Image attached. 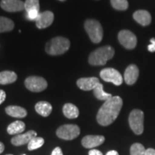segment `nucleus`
Masks as SVG:
<instances>
[{
  "instance_id": "nucleus-1",
  "label": "nucleus",
  "mask_w": 155,
  "mask_h": 155,
  "mask_svg": "<svg viewBox=\"0 0 155 155\" xmlns=\"http://www.w3.org/2000/svg\"><path fill=\"white\" fill-rule=\"evenodd\" d=\"M123 106V101L119 96H112L106 101L97 114L96 119L100 125L106 127L116 119Z\"/></svg>"
},
{
  "instance_id": "nucleus-2",
  "label": "nucleus",
  "mask_w": 155,
  "mask_h": 155,
  "mask_svg": "<svg viewBox=\"0 0 155 155\" xmlns=\"http://www.w3.org/2000/svg\"><path fill=\"white\" fill-rule=\"evenodd\" d=\"M114 49L111 46L106 45L97 48L90 54L88 63L91 65H104L108 61L114 57Z\"/></svg>"
},
{
  "instance_id": "nucleus-3",
  "label": "nucleus",
  "mask_w": 155,
  "mask_h": 155,
  "mask_svg": "<svg viewBox=\"0 0 155 155\" xmlns=\"http://www.w3.org/2000/svg\"><path fill=\"white\" fill-rule=\"evenodd\" d=\"M71 46L68 39L56 37L50 40L45 45L46 53L51 55H59L66 53Z\"/></svg>"
},
{
  "instance_id": "nucleus-4",
  "label": "nucleus",
  "mask_w": 155,
  "mask_h": 155,
  "mask_svg": "<svg viewBox=\"0 0 155 155\" xmlns=\"http://www.w3.org/2000/svg\"><path fill=\"white\" fill-rule=\"evenodd\" d=\"M85 30L88 33L91 40L94 43L101 42L104 35V31L101 23L96 19H87L84 25Z\"/></svg>"
},
{
  "instance_id": "nucleus-5",
  "label": "nucleus",
  "mask_w": 155,
  "mask_h": 155,
  "mask_svg": "<svg viewBox=\"0 0 155 155\" xmlns=\"http://www.w3.org/2000/svg\"><path fill=\"white\" fill-rule=\"evenodd\" d=\"M129 123L134 133L141 134L144 131V112L139 109L133 110L129 114Z\"/></svg>"
},
{
  "instance_id": "nucleus-6",
  "label": "nucleus",
  "mask_w": 155,
  "mask_h": 155,
  "mask_svg": "<svg viewBox=\"0 0 155 155\" xmlns=\"http://www.w3.org/2000/svg\"><path fill=\"white\" fill-rule=\"evenodd\" d=\"M81 130L78 126L75 124H65L57 129L56 134L60 139L64 140H73L80 134Z\"/></svg>"
},
{
  "instance_id": "nucleus-7",
  "label": "nucleus",
  "mask_w": 155,
  "mask_h": 155,
  "mask_svg": "<svg viewBox=\"0 0 155 155\" xmlns=\"http://www.w3.org/2000/svg\"><path fill=\"white\" fill-rule=\"evenodd\" d=\"M25 87L32 92H41L48 87L45 79L40 76H30L25 81Z\"/></svg>"
},
{
  "instance_id": "nucleus-8",
  "label": "nucleus",
  "mask_w": 155,
  "mask_h": 155,
  "mask_svg": "<svg viewBox=\"0 0 155 155\" xmlns=\"http://www.w3.org/2000/svg\"><path fill=\"white\" fill-rule=\"evenodd\" d=\"M100 76L106 82L112 83L116 86H121L123 83V78L117 70L108 68L103 69L100 73Z\"/></svg>"
},
{
  "instance_id": "nucleus-9",
  "label": "nucleus",
  "mask_w": 155,
  "mask_h": 155,
  "mask_svg": "<svg viewBox=\"0 0 155 155\" xmlns=\"http://www.w3.org/2000/svg\"><path fill=\"white\" fill-rule=\"evenodd\" d=\"M118 39L121 45L128 50H132L137 46V37L129 30H124L120 31L118 35Z\"/></svg>"
},
{
  "instance_id": "nucleus-10",
  "label": "nucleus",
  "mask_w": 155,
  "mask_h": 155,
  "mask_svg": "<svg viewBox=\"0 0 155 155\" xmlns=\"http://www.w3.org/2000/svg\"><path fill=\"white\" fill-rule=\"evenodd\" d=\"M0 7L8 12H16L25 9V2L21 0H1Z\"/></svg>"
},
{
  "instance_id": "nucleus-11",
  "label": "nucleus",
  "mask_w": 155,
  "mask_h": 155,
  "mask_svg": "<svg viewBox=\"0 0 155 155\" xmlns=\"http://www.w3.org/2000/svg\"><path fill=\"white\" fill-rule=\"evenodd\" d=\"M105 141V137L101 135H87L82 139L81 143L85 148L92 149L101 145Z\"/></svg>"
},
{
  "instance_id": "nucleus-12",
  "label": "nucleus",
  "mask_w": 155,
  "mask_h": 155,
  "mask_svg": "<svg viewBox=\"0 0 155 155\" xmlns=\"http://www.w3.org/2000/svg\"><path fill=\"white\" fill-rule=\"evenodd\" d=\"M54 20V14L50 11H45L40 13L36 19V26L38 29L47 28L52 25Z\"/></svg>"
},
{
  "instance_id": "nucleus-13",
  "label": "nucleus",
  "mask_w": 155,
  "mask_h": 155,
  "mask_svg": "<svg viewBox=\"0 0 155 155\" xmlns=\"http://www.w3.org/2000/svg\"><path fill=\"white\" fill-rule=\"evenodd\" d=\"M99 79L96 77L91 78H81L77 81V86L83 91L94 90L99 84Z\"/></svg>"
},
{
  "instance_id": "nucleus-14",
  "label": "nucleus",
  "mask_w": 155,
  "mask_h": 155,
  "mask_svg": "<svg viewBox=\"0 0 155 155\" xmlns=\"http://www.w3.org/2000/svg\"><path fill=\"white\" fill-rule=\"evenodd\" d=\"M35 137H37V133L35 131L30 130L28 131L27 133L20 134L16 135L11 139L12 144L15 146H21L26 144H29V142L31 141V139L34 138Z\"/></svg>"
},
{
  "instance_id": "nucleus-15",
  "label": "nucleus",
  "mask_w": 155,
  "mask_h": 155,
  "mask_svg": "<svg viewBox=\"0 0 155 155\" xmlns=\"http://www.w3.org/2000/svg\"><path fill=\"white\" fill-rule=\"evenodd\" d=\"M139 71L136 65H129L124 72V81L127 84L131 86L137 82L139 78Z\"/></svg>"
},
{
  "instance_id": "nucleus-16",
  "label": "nucleus",
  "mask_w": 155,
  "mask_h": 155,
  "mask_svg": "<svg viewBox=\"0 0 155 155\" xmlns=\"http://www.w3.org/2000/svg\"><path fill=\"white\" fill-rule=\"evenodd\" d=\"M133 17L136 22L142 26H147L152 22V16L149 12L146 10H137L133 15Z\"/></svg>"
},
{
  "instance_id": "nucleus-17",
  "label": "nucleus",
  "mask_w": 155,
  "mask_h": 155,
  "mask_svg": "<svg viewBox=\"0 0 155 155\" xmlns=\"http://www.w3.org/2000/svg\"><path fill=\"white\" fill-rule=\"evenodd\" d=\"M6 113L15 118H25L28 112L24 108L18 106H9L5 108Z\"/></svg>"
},
{
  "instance_id": "nucleus-18",
  "label": "nucleus",
  "mask_w": 155,
  "mask_h": 155,
  "mask_svg": "<svg viewBox=\"0 0 155 155\" xmlns=\"http://www.w3.org/2000/svg\"><path fill=\"white\" fill-rule=\"evenodd\" d=\"M35 108L37 113L44 117L50 116L53 110L51 104L47 101H40L37 103Z\"/></svg>"
},
{
  "instance_id": "nucleus-19",
  "label": "nucleus",
  "mask_w": 155,
  "mask_h": 155,
  "mask_svg": "<svg viewBox=\"0 0 155 155\" xmlns=\"http://www.w3.org/2000/svg\"><path fill=\"white\" fill-rule=\"evenodd\" d=\"M63 112L68 119H76L79 116V110L76 106L73 104H65L63 107Z\"/></svg>"
},
{
  "instance_id": "nucleus-20",
  "label": "nucleus",
  "mask_w": 155,
  "mask_h": 155,
  "mask_svg": "<svg viewBox=\"0 0 155 155\" xmlns=\"http://www.w3.org/2000/svg\"><path fill=\"white\" fill-rule=\"evenodd\" d=\"M17 79V75L13 71H5L0 72V84L7 85L15 82Z\"/></svg>"
},
{
  "instance_id": "nucleus-21",
  "label": "nucleus",
  "mask_w": 155,
  "mask_h": 155,
  "mask_svg": "<svg viewBox=\"0 0 155 155\" xmlns=\"http://www.w3.org/2000/svg\"><path fill=\"white\" fill-rule=\"evenodd\" d=\"M25 129V124L22 121H16L10 124L7 127V132L10 135H18Z\"/></svg>"
},
{
  "instance_id": "nucleus-22",
  "label": "nucleus",
  "mask_w": 155,
  "mask_h": 155,
  "mask_svg": "<svg viewBox=\"0 0 155 155\" xmlns=\"http://www.w3.org/2000/svg\"><path fill=\"white\" fill-rule=\"evenodd\" d=\"M93 91H94V94L95 97L98 100L105 101H106L108 100L112 97L111 94H108V93H106L104 91V86H103L101 83H99Z\"/></svg>"
},
{
  "instance_id": "nucleus-23",
  "label": "nucleus",
  "mask_w": 155,
  "mask_h": 155,
  "mask_svg": "<svg viewBox=\"0 0 155 155\" xmlns=\"http://www.w3.org/2000/svg\"><path fill=\"white\" fill-rule=\"evenodd\" d=\"M15 28V23L10 19L5 17H0V33L9 32Z\"/></svg>"
},
{
  "instance_id": "nucleus-24",
  "label": "nucleus",
  "mask_w": 155,
  "mask_h": 155,
  "mask_svg": "<svg viewBox=\"0 0 155 155\" xmlns=\"http://www.w3.org/2000/svg\"><path fill=\"white\" fill-rule=\"evenodd\" d=\"M45 140L42 137H39L37 136V137H35L34 138L31 139V141L29 142L28 144V150L30 151L37 150V149L41 147L42 145L44 144Z\"/></svg>"
},
{
  "instance_id": "nucleus-25",
  "label": "nucleus",
  "mask_w": 155,
  "mask_h": 155,
  "mask_svg": "<svg viewBox=\"0 0 155 155\" xmlns=\"http://www.w3.org/2000/svg\"><path fill=\"white\" fill-rule=\"evenodd\" d=\"M111 6L116 10L124 11L129 7L127 0H111Z\"/></svg>"
},
{
  "instance_id": "nucleus-26",
  "label": "nucleus",
  "mask_w": 155,
  "mask_h": 155,
  "mask_svg": "<svg viewBox=\"0 0 155 155\" xmlns=\"http://www.w3.org/2000/svg\"><path fill=\"white\" fill-rule=\"evenodd\" d=\"M145 153H146V149L142 144L135 143L131 145L130 148L131 155H145Z\"/></svg>"
},
{
  "instance_id": "nucleus-27",
  "label": "nucleus",
  "mask_w": 155,
  "mask_h": 155,
  "mask_svg": "<svg viewBox=\"0 0 155 155\" xmlns=\"http://www.w3.org/2000/svg\"><path fill=\"white\" fill-rule=\"evenodd\" d=\"M25 9L27 12L30 10H40L39 0H26L25 2Z\"/></svg>"
},
{
  "instance_id": "nucleus-28",
  "label": "nucleus",
  "mask_w": 155,
  "mask_h": 155,
  "mask_svg": "<svg viewBox=\"0 0 155 155\" xmlns=\"http://www.w3.org/2000/svg\"><path fill=\"white\" fill-rule=\"evenodd\" d=\"M40 15V12H39L38 10H30L27 12L26 17L28 20L30 21H36V19H38V17Z\"/></svg>"
},
{
  "instance_id": "nucleus-29",
  "label": "nucleus",
  "mask_w": 155,
  "mask_h": 155,
  "mask_svg": "<svg viewBox=\"0 0 155 155\" xmlns=\"http://www.w3.org/2000/svg\"><path fill=\"white\" fill-rule=\"evenodd\" d=\"M151 44L149 45L148 47V50L151 53H154L155 52V38H152L150 40Z\"/></svg>"
},
{
  "instance_id": "nucleus-30",
  "label": "nucleus",
  "mask_w": 155,
  "mask_h": 155,
  "mask_svg": "<svg viewBox=\"0 0 155 155\" xmlns=\"http://www.w3.org/2000/svg\"><path fill=\"white\" fill-rule=\"evenodd\" d=\"M51 155H63V152H62V150L60 147H55L54 149L53 152L51 153Z\"/></svg>"
},
{
  "instance_id": "nucleus-31",
  "label": "nucleus",
  "mask_w": 155,
  "mask_h": 155,
  "mask_svg": "<svg viewBox=\"0 0 155 155\" xmlns=\"http://www.w3.org/2000/svg\"><path fill=\"white\" fill-rule=\"evenodd\" d=\"M6 98V93L3 90L0 89V104H2L5 101Z\"/></svg>"
},
{
  "instance_id": "nucleus-32",
  "label": "nucleus",
  "mask_w": 155,
  "mask_h": 155,
  "mask_svg": "<svg viewBox=\"0 0 155 155\" xmlns=\"http://www.w3.org/2000/svg\"><path fill=\"white\" fill-rule=\"evenodd\" d=\"M89 155H103V153L99 150H91L89 151Z\"/></svg>"
},
{
  "instance_id": "nucleus-33",
  "label": "nucleus",
  "mask_w": 155,
  "mask_h": 155,
  "mask_svg": "<svg viewBox=\"0 0 155 155\" xmlns=\"http://www.w3.org/2000/svg\"><path fill=\"white\" fill-rule=\"evenodd\" d=\"M145 155H155V150L152 148H149L146 150Z\"/></svg>"
},
{
  "instance_id": "nucleus-34",
  "label": "nucleus",
  "mask_w": 155,
  "mask_h": 155,
  "mask_svg": "<svg viewBox=\"0 0 155 155\" xmlns=\"http://www.w3.org/2000/svg\"><path fill=\"white\" fill-rule=\"evenodd\" d=\"M106 155H119V153H118L115 150H111V151H109V152H107V154Z\"/></svg>"
},
{
  "instance_id": "nucleus-35",
  "label": "nucleus",
  "mask_w": 155,
  "mask_h": 155,
  "mask_svg": "<svg viewBox=\"0 0 155 155\" xmlns=\"http://www.w3.org/2000/svg\"><path fill=\"white\" fill-rule=\"evenodd\" d=\"M4 150H5V145L2 142L0 141V154H2L4 152Z\"/></svg>"
},
{
  "instance_id": "nucleus-36",
  "label": "nucleus",
  "mask_w": 155,
  "mask_h": 155,
  "mask_svg": "<svg viewBox=\"0 0 155 155\" xmlns=\"http://www.w3.org/2000/svg\"><path fill=\"white\" fill-rule=\"evenodd\" d=\"M59 1H61V2H64V1H65V0H59Z\"/></svg>"
},
{
  "instance_id": "nucleus-37",
  "label": "nucleus",
  "mask_w": 155,
  "mask_h": 155,
  "mask_svg": "<svg viewBox=\"0 0 155 155\" xmlns=\"http://www.w3.org/2000/svg\"><path fill=\"white\" fill-rule=\"evenodd\" d=\"M6 155H13V154H6Z\"/></svg>"
},
{
  "instance_id": "nucleus-38",
  "label": "nucleus",
  "mask_w": 155,
  "mask_h": 155,
  "mask_svg": "<svg viewBox=\"0 0 155 155\" xmlns=\"http://www.w3.org/2000/svg\"><path fill=\"white\" fill-rule=\"evenodd\" d=\"M22 155H25V154H22Z\"/></svg>"
}]
</instances>
